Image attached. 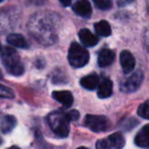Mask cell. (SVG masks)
Returning <instances> with one entry per match:
<instances>
[{
    "label": "cell",
    "mask_w": 149,
    "mask_h": 149,
    "mask_svg": "<svg viewBox=\"0 0 149 149\" xmlns=\"http://www.w3.org/2000/svg\"><path fill=\"white\" fill-rule=\"evenodd\" d=\"M1 57L2 62L9 74L17 77V76H22L24 73V64L20 60L19 55L13 48H3V51L1 50Z\"/></svg>",
    "instance_id": "obj_1"
},
{
    "label": "cell",
    "mask_w": 149,
    "mask_h": 149,
    "mask_svg": "<svg viewBox=\"0 0 149 149\" xmlns=\"http://www.w3.org/2000/svg\"><path fill=\"white\" fill-rule=\"evenodd\" d=\"M89 60V53L84 47L73 42L70 45L68 52V61L74 68H79L86 66Z\"/></svg>",
    "instance_id": "obj_2"
},
{
    "label": "cell",
    "mask_w": 149,
    "mask_h": 149,
    "mask_svg": "<svg viewBox=\"0 0 149 149\" xmlns=\"http://www.w3.org/2000/svg\"><path fill=\"white\" fill-rule=\"evenodd\" d=\"M48 123L52 131L61 138H65L69 134V121L65 113L61 112H52L48 117Z\"/></svg>",
    "instance_id": "obj_3"
},
{
    "label": "cell",
    "mask_w": 149,
    "mask_h": 149,
    "mask_svg": "<svg viewBox=\"0 0 149 149\" xmlns=\"http://www.w3.org/2000/svg\"><path fill=\"white\" fill-rule=\"evenodd\" d=\"M85 126L91 130L92 132H104L110 128V121L108 117H102V115H92L87 114L85 117Z\"/></svg>",
    "instance_id": "obj_4"
},
{
    "label": "cell",
    "mask_w": 149,
    "mask_h": 149,
    "mask_svg": "<svg viewBox=\"0 0 149 149\" xmlns=\"http://www.w3.org/2000/svg\"><path fill=\"white\" fill-rule=\"evenodd\" d=\"M144 79V75L142 72L138 71L132 74L129 78L122 81L121 83V91L124 93H132L135 92L138 88L141 86Z\"/></svg>",
    "instance_id": "obj_5"
},
{
    "label": "cell",
    "mask_w": 149,
    "mask_h": 149,
    "mask_svg": "<svg viewBox=\"0 0 149 149\" xmlns=\"http://www.w3.org/2000/svg\"><path fill=\"white\" fill-rule=\"evenodd\" d=\"M120 64H121L122 70H123L124 74H129L135 68V57L130 51L124 50L120 54Z\"/></svg>",
    "instance_id": "obj_6"
},
{
    "label": "cell",
    "mask_w": 149,
    "mask_h": 149,
    "mask_svg": "<svg viewBox=\"0 0 149 149\" xmlns=\"http://www.w3.org/2000/svg\"><path fill=\"white\" fill-rule=\"evenodd\" d=\"M73 11L81 18H88L92 13L91 5L87 0H79L73 5Z\"/></svg>",
    "instance_id": "obj_7"
},
{
    "label": "cell",
    "mask_w": 149,
    "mask_h": 149,
    "mask_svg": "<svg viewBox=\"0 0 149 149\" xmlns=\"http://www.w3.org/2000/svg\"><path fill=\"white\" fill-rule=\"evenodd\" d=\"M116 54L113 50L111 49H102L98 53L97 57V64L100 68H107V66H111L114 62Z\"/></svg>",
    "instance_id": "obj_8"
},
{
    "label": "cell",
    "mask_w": 149,
    "mask_h": 149,
    "mask_svg": "<svg viewBox=\"0 0 149 149\" xmlns=\"http://www.w3.org/2000/svg\"><path fill=\"white\" fill-rule=\"evenodd\" d=\"M79 39L80 42L86 47H93L98 43V38L93 35L88 29H82L79 31Z\"/></svg>",
    "instance_id": "obj_9"
},
{
    "label": "cell",
    "mask_w": 149,
    "mask_h": 149,
    "mask_svg": "<svg viewBox=\"0 0 149 149\" xmlns=\"http://www.w3.org/2000/svg\"><path fill=\"white\" fill-rule=\"evenodd\" d=\"M52 96L66 108L70 107L73 104V95L69 91H54Z\"/></svg>",
    "instance_id": "obj_10"
},
{
    "label": "cell",
    "mask_w": 149,
    "mask_h": 149,
    "mask_svg": "<svg viewBox=\"0 0 149 149\" xmlns=\"http://www.w3.org/2000/svg\"><path fill=\"white\" fill-rule=\"evenodd\" d=\"M113 94V82L110 79H102L97 85V96L100 98H108Z\"/></svg>",
    "instance_id": "obj_11"
},
{
    "label": "cell",
    "mask_w": 149,
    "mask_h": 149,
    "mask_svg": "<svg viewBox=\"0 0 149 149\" xmlns=\"http://www.w3.org/2000/svg\"><path fill=\"white\" fill-rule=\"evenodd\" d=\"M135 144L139 147H149V124L145 125L136 135Z\"/></svg>",
    "instance_id": "obj_12"
},
{
    "label": "cell",
    "mask_w": 149,
    "mask_h": 149,
    "mask_svg": "<svg viewBox=\"0 0 149 149\" xmlns=\"http://www.w3.org/2000/svg\"><path fill=\"white\" fill-rule=\"evenodd\" d=\"M109 148H123L125 145V138L121 133H114L107 138Z\"/></svg>",
    "instance_id": "obj_13"
},
{
    "label": "cell",
    "mask_w": 149,
    "mask_h": 149,
    "mask_svg": "<svg viewBox=\"0 0 149 149\" xmlns=\"http://www.w3.org/2000/svg\"><path fill=\"white\" fill-rule=\"evenodd\" d=\"M100 83V79L95 74L85 76L80 80V85L87 90H94Z\"/></svg>",
    "instance_id": "obj_14"
},
{
    "label": "cell",
    "mask_w": 149,
    "mask_h": 149,
    "mask_svg": "<svg viewBox=\"0 0 149 149\" xmlns=\"http://www.w3.org/2000/svg\"><path fill=\"white\" fill-rule=\"evenodd\" d=\"M7 42L10 45L14 46V47L17 48H22V49H26L29 48V44L26 42V40L24 39L22 35L18 34H11L7 37Z\"/></svg>",
    "instance_id": "obj_15"
},
{
    "label": "cell",
    "mask_w": 149,
    "mask_h": 149,
    "mask_svg": "<svg viewBox=\"0 0 149 149\" xmlns=\"http://www.w3.org/2000/svg\"><path fill=\"white\" fill-rule=\"evenodd\" d=\"M94 30L96 34L102 37H109L112 34V29L107 20H100L94 24Z\"/></svg>",
    "instance_id": "obj_16"
},
{
    "label": "cell",
    "mask_w": 149,
    "mask_h": 149,
    "mask_svg": "<svg viewBox=\"0 0 149 149\" xmlns=\"http://www.w3.org/2000/svg\"><path fill=\"white\" fill-rule=\"evenodd\" d=\"M16 125V119L12 115H6L1 124V131L3 133H9L14 129Z\"/></svg>",
    "instance_id": "obj_17"
},
{
    "label": "cell",
    "mask_w": 149,
    "mask_h": 149,
    "mask_svg": "<svg viewBox=\"0 0 149 149\" xmlns=\"http://www.w3.org/2000/svg\"><path fill=\"white\" fill-rule=\"evenodd\" d=\"M138 114L141 117L146 119H149V100H146L145 102L141 104L138 108Z\"/></svg>",
    "instance_id": "obj_18"
},
{
    "label": "cell",
    "mask_w": 149,
    "mask_h": 149,
    "mask_svg": "<svg viewBox=\"0 0 149 149\" xmlns=\"http://www.w3.org/2000/svg\"><path fill=\"white\" fill-rule=\"evenodd\" d=\"M14 97V93L10 88L3 86L0 84V98H6V99H11Z\"/></svg>",
    "instance_id": "obj_19"
},
{
    "label": "cell",
    "mask_w": 149,
    "mask_h": 149,
    "mask_svg": "<svg viewBox=\"0 0 149 149\" xmlns=\"http://www.w3.org/2000/svg\"><path fill=\"white\" fill-rule=\"evenodd\" d=\"M93 2L96 7L102 10H107L112 7V1L111 0H93Z\"/></svg>",
    "instance_id": "obj_20"
},
{
    "label": "cell",
    "mask_w": 149,
    "mask_h": 149,
    "mask_svg": "<svg viewBox=\"0 0 149 149\" xmlns=\"http://www.w3.org/2000/svg\"><path fill=\"white\" fill-rule=\"evenodd\" d=\"M65 117H66V119H68L69 121H74L79 119L80 114H79V112H77V110L72 109V110H70V112L65 113Z\"/></svg>",
    "instance_id": "obj_21"
},
{
    "label": "cell",
    "mask_w": 149,
    "mask_h": 149,
    "mask_svg": "<svg viewBox=\"0 0 149 149\" xmlns=\"http://www.w3.org/2000/svg\"><path fill=\"white\" fill-rule=\"evenodd\" d=\"M134 0H118V5L119 6H126L127 4H130Z\"/></svg>",
    "instance_id": "obj_22"
},
{
    "label": "cell",
    "mask_w": 149,
    "mask_h": 149,
    "mask_svg": "<svg viewBox=\"0 0 149 149\" xmlns=\"http://www.w3.org/2000/svg\"><path fill=\"white\" fill-rule=\"evenodd\" d=\"M59 1L63 6H69L71 4V2H72V0H59Z\"/></svg>",
    "instance_id": "obj_23"
},
{
    "label": "cell",
    "mask_w": 149,
    "mask_h": 149,
    "mask_svg": "<svg viewBox=\"0 0 149 149\" xmlns=\"http://www.w3.org/2000/svg\"><path fill=\"white\" fill-rule=\"evenodd\" d=\"M1 50H2V47H1V44H0V52H1Z\"/></svg>",
    "instance_id": "obj_24"
},
{
    "label": "cell",
    "mask_w": 149,
    "mask_h": 149,
    "mask_svg": "<svg viewBox=\"0 0 149 149\" xmlns=\"http://www.w3.org/2000/svg\"><path fill=\"white\" fill-rule=\"evenodd\" d=\"M0 143H1V138H0Z\"/></svg>",
    "instance_id": "obj_25"
},
{
    "label": "cell",
    "mask_w": 149,
    "mask_h": 149,
    "mask_svg": "<svg viewBox=\"0 0 149 149\" xmlns=\"http://www.w3.org/2000/svg\"><path fill=\"white\" fill-rule=\"evenodd\" d=\"M1 1H3V0H0V2H1Z\"/></svg>",
    "instance_id": "obj_26"
}]
</instances>
